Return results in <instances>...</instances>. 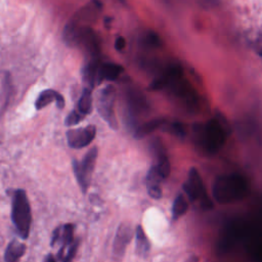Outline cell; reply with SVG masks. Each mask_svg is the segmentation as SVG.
Masks as SVG:
<instances>
[{
	"instance_id": "6da1fadb",
	"label": "cell",
	"mask_w": 262,
	"mask_h": 262,
	"mask_svg": "<svg viewBox=\"0 0 262 262\" xmlns=\"http://www.w3.org/2000/svg\"><path fill=\"white\" fill-rule=\"evenodd\" d=\"M196 142L208 152L217 151L224 143L228 129L221 118H214L194 128Z\"/></svg>"
},
{
	"instance_id": "277c9868",
	"label": "cell",
	"mask_w": 262,
	"mask_h": 262,
	"mask_svg": "<svg viewBox=\"0 0 262 262\" xmlns=\"http://www.w3.org/2000/svg\"><path fill=\"white\" fill-rule=\"evenodd\" d=\"M98 150L97 147H92L83 158L81 162L73 161V170L76 179L83 192H86L92 178V173L95 167Z\"/></svg>"
},
{
	"instance_id": "603a6c76",
	"label": "cell",
	"mask_w": 262,
	"mask_h": 262,
	"mask_svg": "<svg viewBox=\"0 0 262 262\" xmlns=\"http://www.w3.org/2000/svg\"><path fill=\"white\" fill-rule=\"evenodd\" d=\"M126 47V40L124 37H118L115 41V48L117 50H123Z\"/></svg>"
},
{
	"instance_id": "ffe728a7",
	"label": "cell",
	"mask_w": 262,
	"mask_h": 262,
	"mask_svg": "<svg viewBox=\"0 0 262 262\" xmlns=\"http://www.w3.org/2000/svg\"><path fill=\"white\" fill-rule=\"evenodd\" d=\"M78 246H79V241H78V239H75L74 243L68 247V252H67V254H63V255L59 258V260H60L61 262H73V259L75 258L76 253H77V250H78Z\"/></svg>"
},
{
	"instance_id": "cb8c5ba5",
	"label": "cell",
	"mask_w": 262,
	"mask_h": 262,
	"mask_svg": "<svg viewBox=\"0 0 262 262\" xmlns=\"http://www.w3.org/2000/svg\"><path fill=\"white\" fill-rule=\"evenodd\" d=\"M172 129H173L174 133H175V134H177V135L182 136V135L184 134V131H183L182 126H181L180 124H178V123H174V124L172 125Z\"/></svg>"
},
{
	"instance_id": "8992f818",
	"label": "cell",
	"mask_w": 262,
	"mask_h": 262,
	"mask_svg": "<svg viewBox=\"0 0 262 262\" xmlns=\"http://www.w3.org/2000/svg\"><path fill=\"white\" fill-rule=\"evenodd\" d=\"M96 128L94 125H89L83 128L70 129L67 131V141L72 148H82L87 146L94 139Z\"/></svg>"
},
{
	"instance_id": "52a82bcc",
	"label": "cell",
	"mask_w": 262,
	"mask_h": 262,
	"mask_svg": "<svg viewBox=\"0 0 262 262\" xmlns=\"http://www.w3.org/2000/svg\"><path fill=\"white\" fill-rule=\"evenodd\" d=\"M133 235V229L130 224L122 223L117 229L114 244H113V255L116 260L120 261L125 252L126 248L129 245Z\"/></svg>"
},
{
	"instance_id": "e0dca14e",
	"label": "cell",
	"mask_w": 262,
	"mask_h": 262,
	"mask_svg": "<svg viewBox=\"0 0 262 262\" xmlns=\"http://www.w3.org/2000/svg\"><path fill=\"white\" fill-rule=\"evenodd\" d=\"M155 150H156V156H157V164L155 166L157 167V169L159 170V172L163 176V178L166 179L169 176L170 171H171L170 162L162 147L156 146Z\"/></svg>"
},
{
	"instance_id": "5b68a950",
	"label": "cell",
	"mask_w": 262,
	"mask_h": 262,
	"mask_svg": "<svg viewBox=\"0 0 262 262\" xmlns=\"http://www.w3.org/2000/svg\"><path fill=\"white\" fill-rule=\"evenodd\" d=\"M116 88L112 85L105 86L98 96L97 111L100 117L107 123L112 129H117L118 122L115 114Z\"/></svg>"
},
{
	"instance_id": "5bb4252c",
	"label": "cell",
	"mask_w": 262,
	"mask_h": 262,
	"mask_svg": "<svg viewBox=\"0 0 262 262\" xmlns=\"http://www.w3.org/2000/svg\"><path fill=\"white\" fill-rule=\"evenodd\" d=\"M135 239H136V242H135L136 254L141 257L147 256V254L149 253V250H150V244H149V241H148L143 228L140 225H138L136 227Z\"/></svg>"
},
{
	"instance_id": "7c38bea8",
	"label": "cell",
	"mask_w": 262,
	"mask_h": 262,
	"mask_svg": "<svg viewBox=\"0 0 262 262\" xmlns=\"http://www.w3.org/2000/svg\"><path fill=\"white\" fill-rule=\"evenodd\" d=\"M123 67L113 62L99 63L97 72V84H100L104 80H116L123 72Z\"/></svg>"
},
{
	"instance_id": "9a60e30c",
	"label": "cell",
	"mask_w": 262,
	"mask_h": 262,
	"mask_svg": "<svg viewBox=\"0 0 262 262\" xmlns=\"http://www.w3.org/2000/svg\"><path fill=\"white\" fill-rule=\"evenodd\" d=\"M99 62L96 59L88 61L83 69V81L85 83V87L93 88L94 84L97 83V72H98Z\"/></svg>"
},
{
	"instance_id": "ba28073f",
	"label": "cell",
	"mask_w": 262,
	"mask_h": 262,
	"mask_svg": "<svg viewBox=\"0 0 262 262\" xmlns=\"http://www.w3.org/2000/svg\"><path fill=\"white\" fill-rule=\"evenodd\" d=\"M183 190L190 202L200 200L204 193H206L202 177L195 168H191L188 171L187 179L183 184Z\"/></svg>"
},
{
	"instance_id": "484cf974",
	"label": "cell",
	"mask_w": 262,
	"mask_h": 262,
	"mask_svg": "<svg viewBox=\"0 0 262 262\" xmlns=\"http://www.w3.org/2000/svg\"><path fill=\"white\" fill-rule=\"evenodd\" d=\"M44 262H56V261H55L54 257H53L51 254H49V255H47V256L45 257Z\"/></svg>"
},
{
	"instance_id": "4fadbf2b",
	"label": "cell",
	"mask_w": 262,
	"mask_h": 262,
	"mask_svg": "<svg viewBox=\"0 0 262 262\" xmlns=\"http://www.w3.org/2000/svg\"><path fill=\"white\" fill-rule=\"evenodd\" d=\"M26 252L25 244L18 242L17 239H12L4 253V261L5 262H19L20 258L24 256Z\"/></svg>"
},
{
	"instance_id": "d6986e66",
	"label": "cell",
	"mask_w": 262,
	"mask_h": 262,
	"mask_svg": "<svg viewBox=\"0 0 262 262\" xmlns=\"http://www.w3.org/2000/svg\"><path fill=\"white\" fill-rule=\"evenodd\" d=\"M164 123L163 120L157 119V120H152L149 122L144 123L143 125H141L140 127H138L135 132H134V137L136 139H140L143 138L144 136H146L147 134L154 132L156 129H158L162 124Z\"/></svg>"
},
{
	"instance_id": "7a4b0ae2",
	"label": "cell",
	"mask_w": 262,
	"mask_h": 262,
	"mask_svg": "<svg viewBox=\"0 0 262 262\" xmlns=\"http://www.w3.org/2000/svg\"><path fill=\"white\" fill-rule=\"evenodd\" d=\"M247 189L245 178L236 174L218 176L213 183V195L221 204L235 202L244 198Z\"/></svg>"
},
{
	"instance_id": "8fae6325",
	"label": "cell",
	"mask_w": 262,
	"mask_h": 262,
	"mask_svg": "<svg viewBox=\"0 0 262 262\" xmlns=\"http://www.w3.org/2000/svg\"><path fill=\"white\" fill-rule=\"evenodd\" d=\"M52 101H55L58 108H62L64 106V98L60 93L53 89H46L39 94L35 102V107L36 110H41Z\"/></svg>"
},
{
	"instance_id": "d4e9b609",
	"label": "cell",
	"mask_w": 262,
	"mask_h": 262,
	"mask_svg": "<svg viewBox=\"0 0 262 262\" xmlns=\"http://www.w3.org/2000/svg\"><path fill=\"white\" fill-rule=\"evenodd\" d=\"M256 49H257L259 55L262 57V35L259 36V38L256 42Z\"/></svg>"
},
{
	"instance_id": "44dd1931",
	"label": "cell",
	"mask_w": 262,
	"mask_h": 262,
	"mask_svg": "<svg viewBox=\"0 0 262 262\" xmlns=\"http://www.w3.org/2000/svg\"><path fill=\"white\" fill-rule=\"evenodd\" d=\"M84 116L82 114H80L76 108L73 110L66 118V121H64V124L66 126L68 127H72V126H75L77 125L78 123H80L82 120H83Z\"/></svg>"
},
{
	"instance_id": "30bf717a",
	"label": "cell",
	"mask_w": 262,
	"mask_h": 262,
	"mask_svg": "<svg viewBox=\"0 0 262 262\" xmlns=\"http://www.w3.org/2000/svg\"><path fill=\"white\" fill-rule=\"evenodd\" d=\"M164 178L160 174L157 167L154 165L148 170L147 176H146V187L147 192L150 198L159 200L162 198V182Z\"/></svg>"
},
{
	"instance_id": "ac0fdd59",
	"label": "cell",
	"mask_w": 262,
	"mask_h": 262,
	"mask_svg": "<svg viewBox=\"0 0 262 262\" xmlns=\"http://www.w3.org/2000/svg\"><path fill=\"white\" fill-rule=\"evenodd\" d=\"M188 209V202L187 199L184 196L183 193H178L173 202L172 206V219L175 221L182 217Z\"/></svg>"
},
{
	"instance_id": "3957f363",
	"label": "cell",
	"mask_w": 262,
	"mask_h": 262,
	"mask_svg": "<svg viewBox=\"0 0 262 262\" xmlns=\"http://www.w3.org/2000/svg\"><path fill=\"white\" fill-rule=\"evenodd\" d=\"M11 219L18 234L23 238H27L30 234L32 214L30 203L24 189H17L14 191L12 198Z\"/></svg>"
},
{
	"instance_id": "2e32d148",
	"label": "cell",
	"mask_w": 262,
	"mask_h": 262,
	"mask_svg": "<svg viewBox=\"0 0 262 262\" xmlns=\"http://www.w3.org/2000/svg\"><path fill=\"white\" fill-rule=\"evenodd\" d=\"M91 90H92L91 88L84 87V89L82 91V94L79 98L77 107H76V110L80 114H82L84 117L86 115H88L92 110V93H91Z\"/></svg>"
},
{
	"instance_id": "7402d4cb",
	"label": "cell",
	"mask_w": 262,
	"mask_h": 262,
	"mask_svg": "<svg viewBox=\"0 0 262 262\" xmlns=\"http://www.w3.org/2000/svg\"><path fill=\"white\" fill-rule=\"evenodd\" d=\"M146 41L149 45H154V46H158L160 44V40H159L158 36L155 35L154 33H149L146 36Z\"/></svg>"
},
{
	"instance_id": "9c48e42d",
	"label": "cell",
	"mask_w": 262,
	"mask_h": 262,
	"mask_svg": "<svg viewBox=\"0 0 262 262\" xmlns=\"http://www.w3.org/2000/svg\"><path fill=\"white\" fill-rule=\"evenodd\" d=\"M74 229L75 225L72 223H67L57 227L53 233L51 238V246H55L57 244L61 245V248L58 253H61L68 248L70 245L74 243Z\"/></svg>"
}]
</instances>
